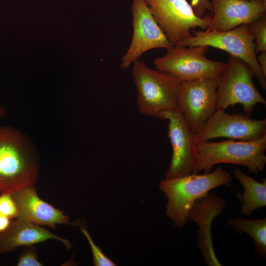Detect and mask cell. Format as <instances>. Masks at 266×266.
<instances>
[{
	"mask_svg": "<svg viewBox=\"0 0 266 266\" xmlns=\"http://www.w3.org/2000/svg\"><path fill=\"white\" fill-rule=\"evenodd\" d=\"M254 38L255 52H266V15L249 25Z\"/></svg>",
	"mask_w": 266,
	"mask_h": 266,
	"instance_id": "d6986e66",
	"label": "cell"
},
{
	"mask_svg": "<svg viewBox=\"0 0 266 266\" xmlns=\"http://www.w3.org/2000/svg\"><path fill=\"white\" fill-rule=\"evenodd\" d=\"M253 75L245 62L229 54L226 68L218 79L217 110L240 104L244 113L250 115L257 104H266L254 85Z\"/></svg>",
	"mask_w": 266,
	"mask_h": 266,
	"instance_id": "8992f818",
	"label": "cell"
},
{
	"mask_svg": "<svg viewBox=\"0 0 266 266\" xmlns=\"http://www.w3.org/2000/svg\"><path fill=\"white\" fill-rule=\"evenodd\" d=\"M155 19L174 45L192 35L197 28L205 30L212 17L200 18L187 0H144Z\"/></svg>",
	"mask_w": 266,
	"mask_h": 266,
	"instance_id": "ba28073f",
	"label": "cell"
},
{
	"mask_svg": "<svg viewBox=\"0 0 266 266\" xmlns=\"http://www.w3.org/2000/svg\"><path fill=\"white\" fill-rule=\"evenodd\" d=\"M266 135L250 141L229 139L196 144V156L192 173L210 172L216 165L229 163L247 167L251 173L263 171L266 165Z\"/></svg>",
	"mask_w": 266,
	"mask_h": 266,
	"instance_id": "277c9868",
	"label": "cell"
},
{
	"mask_svg": "<svg viewBox=\"0 0 266 266\" xmlns=\"http://www.w3.org/2000/svg\"><path fill=\"white\" fill-rule=\"evenodd\" d=\"M190 4L197 16L202 18L206 11L211 12L209 0H190Z\"/></svg>",
	"mask_w": 266,
	"mask_h": 266,
	"instance_id": "603a6c76",
	"label": "cell"
},
{
	"mask_svg": "<svg viewBox=\"0 0 266 266\" xmlns=\"http://www.w3.org/2000/svg\"><path fill=\"white\" fill-rule=\"evenodd\" d=\"M207 46L193 47L176 44L167 49L166 54L154 60L157 70L169 73L181 81L203 78L218 79L227 63L208 59Z\"/></svg>",
	"mask_w": 266,
	"mask_h": 266,
	"instance_id": "52a82bcc",
	"label": "cell"
},
{
	"mask_svg": "<svg viewBox=\"0 0 266 266\" xmlns=\"http://www.w3.org/2000/svg\"><path fill=\"white\" fill-rule=\"evenodd\" d=\"M228 224L237 233H245L254 240V250L263 258L266 256V218L250 220L244 217L230 219Z\"/></svg>",
	"mask_w": 266,
	"mask_h": 266,
	"instance_id": "ac0fdd59",
	"label": "cell"
},
{
	"mask_svg": "<svg viewBox=\"0 0 266 266\" xmlns=\"http://www.w3.org/2000/svg\"><path fill=\"white\" fill-rule=\"evenodd\" d=\"M265 1H266V0H265Z\"/></svg>",
	"mask_w": 266,
	"mask_h": 266,
	"instance_id": "83f0119b",
	"label": "cell"
},
{
	"mask_svg": "<svg viewBox=\"0 0 266 266\" xmlns=\"http://www.w3.org/2000/svg\"><path fill=\"white\" fill-rule=\"evenodd\" d=\"M38 167L37 154L29 139L11 127H0V194L34 185Z\"/></svg>",
	"mask_w": 266,
	"mask_h": 266,
	"instance_id": "6da1fadb",
	"label": "cell"
},
{
	"mask_svg": "<svg viewBox=\"0 0 266 266\" xmlns=\"http://www.w3.org/2000/svg\"><path fill=\"white\" fill-rule=\"evenodd\" d=\"M226 200L215 193L207 194L197 200L190 208L188 220L200 227L198 244L207 265L222 266L215 254L211 235V226L215 217L221 214Z\"/></svg>",
	"mask_w": 266,
	"mask_h": 266,
	"instance_id": "5bb4252c",
	"label": "cell"
},
{
	"mask_svg": "<svg viewBox=\"0 0 266 266\" xmlns=\"http://www.w3.org/2000/svg\"><path fill=\"white\" fill-rule=\"evenodd\" d=\"M257 58L264 74L266 76V52H261Z\"/></svg>",
	"mask_w": 266,
	"mask_h": 266,
	"instance_id": "d4e9b609",
	"label": "cell"
},
{
	"mask_svg": "<svg viewBox=\"0 0 266 266\" xmlns=\"http://www.w3.org/2000/svg\"><path fill=\"white\" fill-rule=\"evenodd\" d=\"M262 0V1H264L266 2V1H265V0Z\"/></svg>",
	"mask_w": 266,
	"mask_h": 266,
	"instance_id": "4316f807",
	"label": "cell"
},
{
	"mask_svg": "<svg viewBox=\"0 0 266 266\" xmlns=\"http://www.w3.org/2000/svg\"><path fill=\"white\" fill-rule=\"evenodd\" d=\"M210 3L213 15L207 31L231 30L266 15V2L262 0H211Z\"/></svg>",
	"mask_w": 266,
	"mask_h": 266,
	"instance_id": "4fadbf2b",
	"label": "cell"
},
{
	"mask_svg": "<svg viewBox=\"0 0 266 266\" xmlns=\"http://www.w3.org/2000/svg\"><path fill=\"white\" fill-rule=\"evenodd\" d=\"M191 32L190 37L176 44L188 47L207 46L225 51L245 62L262 88L266 89V76L258 62L254 38L249 25L243 24L227 31L193 30Z\"/></svg>",
	"mask_w": 266,
	"mask_h": 266,
	"instance_id": "5b68a950",
	"label": "cell"
},
{
	"mask_svg": "<svg viewBox=\"0 0 266 266\" xmlns=\"http://www.w3.org/2000/svg\"><path fill=\"white\" fill-rule=\"evenodd\" d=\"M225 111L216 110L194 133L196 143L220 137L250 141L266 135V118L258 120L244 113L230 114Z\"/></svg>",
	"mask_w": 266,
	"mask_h": 266,
	"instance_id": "8fae6325",
	"label": "cell"
},
{
	"mask_svg": "<svg viewBox=\"0 0 266 266\" xmlns=\"http://www.w3.org/2000/svg\"><path fill=\"white\" fill-rule=\"evenodd\" d=\"M168 136L172 146V157L165 178L187 176L192 173L196 156L194 133L178 109L167 113Z\"/></svg>",
	"mask_w": 266,
	"mask_h": 266,
	"instance_id": "7c38bea8",
	"label": "cell"
},
{
	"mask_svg": "<svg viewBox=\"0 0 266 266\" xmlns=\"http://www.w3.org/2000/svg\"><path fill=\"white\" fill-rule=\"evenodd\" d=\"M132 76L140 114L164 120L167 113L177 109L181 81L175 76L138 60L133 64Z\"/></svg>",
	"mask_w": 266,
	"mask_h": 266,
	"instance_id": "3957f363",
	"label": "cell"
},
{
	"mask_svg": "<svg viewBox=\"0 0 266 266\" xmlns=\"http://www.w3.org/2000/svg\"><path fill=\"white\" fill-rule=\"evenodd\" d=\"M133 36L130 45L121 59V67L129 68L145 52L151 49L172 47L144 0H132Z\"/></svg>",
	"mask_w": 266,
	"mask_h": 266,
	"instance_id": "9c48e42d",
	"label": "cell"
},
{
	"mask_svg": "<svg viewBox=\"0 0 266 266\" xmlns=\"http://www.w3.org/2000/svg\"><path fill=\"white\" fill-rule=\"evenodd\" d=\"M49 239H56L69 249L72 244L68 240L57 235L39 225L17 217L8 228L0 232V254L13 251L18 247L33 245Z\"/></svg>",
	"mask_w": 266,
	"mask_h": 266,
	"instance_id": "2e32d148",
	"label": "cell"
},
{
	"mask_svg": "<svg viewBox=\"0 0 266 266\" xmlns=\"http://www.w3.org/2000/svg\"><path fill=\"white\" fill-rule=\"evenodd\" d=\"M33 186L25 187L11 194L18 209V217L53 229L58 224H72L68 216L41 199Z\"/></svg>",
	"mask_w": 266,
	"mask_h": 266,
	"instance_id": "9a60e30c",
	"label": "cell"
},
{
	"mask_svg": "<svg viewBox=\"0 0 266 266\" xmlns=\"http://www.w3.org/2000/svg\"><path fill=\"white\" fill-rule=\"evenodd\" d=\"M5 109L0 106V119L5 115Z\"/></svg>",
	"mask_w": 266,
	"mask_h": 266,
	"instance_id": "484cf974",
	"label": "cell"
},
{
	"mask_svg": "<svg viewBox=\"0 0 266 266\" xmlns=\"http://www.w3.org/2000/svg\"><path fill=\"white\" fill-rule=\"evenodd\" d=\"M218 84L215 78L181 81L177 109L194 133L217 110Z\"/></svg>",
	"mask_w": 266,
	"mask_h": 266,
	"instance_id": "30bf717a",
	"label": "cell"
},
{
	"mask_svg": "<svg viewBox=\"0 0 266 266\" xmlns=\"http://www.w3.org/2000/svg\"><path fill=\"white\" fill-rule=\"evenodd\" d=\"M232 179V176L219 166L211 172L162 180L159 186L167 199L166 215L176 227L184 226L188 212L197 200L219 186L230 187Z\"/></svg>",
	"mask_w": 266,
	"mask_h": 266,
	"instance_id": "7a4b0ae2",
	"label": "cell"
},
{
	"mask_svg": "<svg viewBox=\"0 0 266 266\" xmlns=\"http://www.w3.org/2000/svg\"><path fill=\"white\" fill-rule=\"evenodd\" d=\"M81 231L88 241L93 258V264L95 266H115L116 264L107 257L102 252L100 248L93 241L91 235L84 228H81Z\"/></svg>",
	"mask_w": 266,
	"mask_h": 266,
	"instance_id": "ffe728a7",
	"label": "cell"
},
{
	"mask_svg": "<svg viewBox=\"0 0 266 266\" xmlns=\"http://www.w3.org/2000/svg\"><path fill=\"white\" fill-rule=\"evenodd\" d=\"M10 218L0 213V232L5 230L11 223Z\"/></svg>",
	"mask_w": 266,
	"mask_h": 266,
	"instance_id": "cb8c5ba5",
	"label": "cell"
},
{
	"mask_svg": "<svg viewBox=\"0 0 266 266\" xmlns=\"http://www.w3.org/2000/svg\"><path fill=\"white\" fill-rule=\"evenodd\" d=\"M233 175L242 184L244 191L241 198L242 214L249 216L260 207L266 206V180L261 182L235 167Z\"/></svg>",
	"mask_w": 266,
	"mask_h": 266,
	"instance_id": "e0dca14e",
	"label": "cell"
},
{
	"mask_svg": "<svg viewBox=\"0 0 266 266\" xmlns=\"http://www.w3.org/2000/svg\"><path fill=\"white\" fill-rule=\"evenodd\" d=\"M19 256L17 266H42L38 259L36 251L33 245L26 246Z\"/></svg>",
	"mask_w": 266,
	"mask_h": 266,
	"instance_id": "7402d4cb",
	"label": "cell"
},
{
	"mask_svg": "<svg viewBox=\"0 0 266 266\" xmlns=\"http://www.w3.org/2000/svg\"><path fill=\"white\" fill-rule=\"evenodd\" d=\"M0 213L10 219L18 217V209L11 193L0 194Z\"/></svg>",
	"mask_w": 266,
	"mask_h": 266,
	"instance_id": "44dd1931",
	"label": "cell"
}]
</instances>
